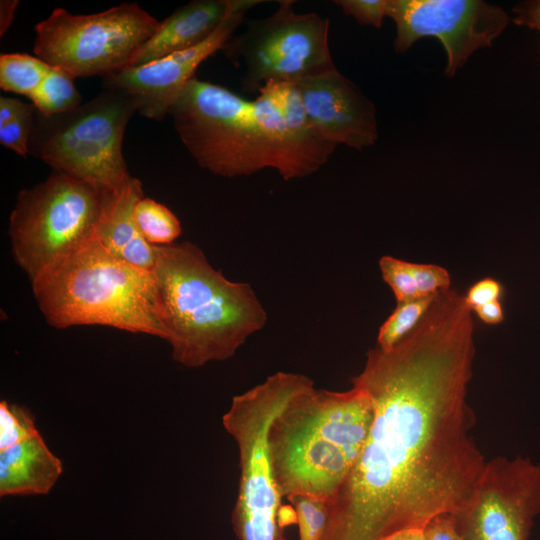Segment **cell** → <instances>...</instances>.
<instances>
[{"instance_id": "obj_1", "label": "cell", "mask_w": 540, "mask_h": 540, "mask_svg": "<svg viewBox=\"0 0 540 540\" xmlns=\"http://www.w3.org/2000/svg\"><path fill=\"white\" fill-rule=\"evenodd\" d=\"M471 311L450 288L394 347L368 351L352 384L370 396L373 420L321 540H381L424 529L469 500L487 462L470 434Z\"/></svg>"}, {"instance_id": "obj_2", "label": "cell", "mask_w": 540, "mask_h": 540, "mask_svg": "<svg viewBox=\"0 0 540 540\" xmlns=\"http://www.w3.org/2000/svg\"><path fill=\"white\" fill-rule=\"evenodd\" d=\"M169 114L200 167L222 177L271 168L288 181L324 166L336 146L311 131L296 84L271 82L248 100L194 77Z\"/></svg>"}, {"instance_id": "obj_3", "label": "cell", "mask_w": 540, "mask_h": 540, "mask_svg": "<svg viewBox=\"0 0 540 540\" xmlns=\"http://www.w3.org/2000/svg\"><path fill=\"white\" fill-rule=\"evenodd\" d=\"M156 280L164 340L173 359L189 368L224 361L267 321L248 283L215 269L191 242L155 246Z\"/></svg>"}, {"instance_id": "obj_4", "label": "cell", "mask_w": 540, "mask_h": 540, "mask_svg": "<svg viewBox=\"0 0 540 540\" xmlns=\"http://www.w3.org/2000/svg\"><path fill=\"white\" fill-rule=\"evenodd\" d=\"M373 420L368 393L316 389L312 382L282 408L268 435L281 497L312 495L330 502L355 466Z\"/></svg>"}, {"instance_id": "obj_5", "label": "cell", "mask_w": 540, "mask_h": 540, "mask_svg": "<svg viewBox=\"0 0 540 540\" xmlns=\"http://www.w3.org/2000/svg\"><path fill=\"white\" fill-rule=\"evenodd\" d=\"M31 284L52 327L98 325L165 338L153 271L116 257L94 237Z\"/></svg>"}, {"instance_id": "obj_6", "label": "cell", "mask_w": 540, "mask_h": 540, "mask_svg": "<svg viewBox=\"0 0 540 540\" xmlns=\"http://www.w3.org/2000/svg\"><path fill=\"white\" fill-rule=\"evenodd\" d=\"M313 381L299 373L276 372L234 396L222 424L236 443L240 481L232 522L239 540H277L281 495L275 481L269 429L275 416Z\"/></svg>"}, {"instance_id": "obj_7", "label": "cell", "mask_w": 540, "mask_h": 540, "mask_svg": "<svg viewBox=\"0 0 540 540\" xmlns=\"http://www.w3.org/2000/svg\"><path fill=\"white\" fill-rule=\"evenodd\" d=\"M136 112L129 95L109 89L67 113L45 117L36 112L29 154L100 191L117 189L132 176L122 143Z\"/></svg>"}, {"instance_id": "obj_8", "label": "cell", "mask_w": 540, "mask_h": 540, "mask_svg": "<svg viewBox=\"0 0 540 540\" xmlns=\"http://www.w3.org/2000/svg\"><path fill=\"white\" fill-rule=\"evenodd\" d=\"M101 210L100 190L57 171L19 192L8 233L31 283L94 237Z\"/></svg>"}, {"instance_id": "obj_9", "label": "cell", "mask_w": 540, "mask_h": 540, "mask_svg": "<svg viewBox=\"0 0 540 540\" xmlns=\"http://www.w3.org/2000/svg\"><path fill=\"white\" fill-rule=\"evenodd\" d=\"M159 24L136 3H121L89 15L56 8L35 26L33 51L75 78H103L130 67Z\"/></svg>"}, {"instance_id": "obj_10", "label": "cell", "mask_w": 540, "mask_h": 540, "mask_svg": "<svg viewBox=\"0 0 540 540\" xmlns=\"http://www.w3.org/2000/svg\"><path fill=\"white\" fill-rule=\"evenodd\" d=\"M295 1L281 0L269 16L246 23L223 51L243 68L242 89L259 93L268 83L296 84L335 69L329 49V24L314 12L297 13Z\"/></svg>"}, {"instance_id": "obj_11", "label": "cell", "mask_w": 540, "mask_h": 540, "mask_svg": "<svg viewBox=\"0 0 540 540\" xmlns=\"http://www.w3.org/2000/svg\"><path fill=\"white\" fill-rule=\"evenodd\" d=\"M386 15L396 25L394 48L398 53L420 38L440 40L449 77L473 52L490 46L509 22L501 7L480 0H388Z\"/></svg>"}, {"instance_id": "obj_12", "label": "cell", "mask_w": 540, "mask_h": 540, "mask_svg": "<svg viewBox=\"0 0 540 540\" xmlns=\"http://www.w3.org/2000/svg\"><path fill=\"white\" fill-rule=\"evenodd\" d=\"M540 514V472L517 460L487 463L469 500L451 515L468 540H527Z\"/></svg>"}, {"instance_id": "obj_13", "label": "cell", "mask_w": 540, "mask_h": 540, "mask_svg": "<svg viewBox=\"0 0 540 540\" xmlns=\"http://www.w3.org/2000/svg\"><path fill=\"white\" fill-rule=\"evenodd\" d=\"M262 2L234 0L221 25L205 41L156 61L109 74L102 78L103 89L129 95L137 112L148 119H164L183 88L195 77L200 64L223 50L247 12Z\"/></svg>"}, {"instance_id": "obj_14", "label": "cell", "mask_w": 540, "mask_h": 540, "mask_svg": "<svg viewBox=\"0 0 540 540\" xmlns=\"http://www.w3.org/2000/svg\"><path fill=\"white\" fill-rule=\"evenodd\" d=\"M311 131L334 146L362 150L378 138L376 109L337 68L296 83Z\"/></svg>"}, {"instance_id": "obj_15", "label": "cell", "mask_w": 540, "mask_h": 540, "mask_svg": "<svg viewBox=\"0 0 540 540\" xmlns=\"http://www.w3.org/2000/svg\"><path fill=\"white\" fill-rule=\"evenodd\" d=\"M101 193L102 210L94 238L116 257L153 271L155 246L139 233L133 216L135 205L144 197L141 181L131 176L117 189Z\"/></svg>"}, {"instance_id": "obj_16", "label": "cell", "mask_w": 540, "mask_h": 540, "mask_svg": "<svg viewBox=\"0 0 540 540\" xmlns=\"http://www.w3.org/2000/svg\"><path fill=\"white\" fill-rule=\"evenodd\" d=\"M234 0H194L160 22L134 56L130 67L144 65L200 44L221 25Z\"/></svg>"}, {"instance_id": "obj_17", "label": "cell", "mask_w": 540, "mask_h": 540, "mask_svg": "<svg viewBox=\"0 0 540 540\" xmlns=\"http://www.w3.org/2000/svg\"><path fill=\"white\" fill-rule=\"evenodd\" d=\"M63 472L40 433L0 451V496L45 495Z\"/></svg>"}, {"instance_id": "obj_18", "label": "cell", "mask_w": 540, "mask_h": 540, "mask_svg": "<svg viewBox=\"0 0 540 540\" xmlns=\"http://www.w3.org/2000/svg\"><path fill=\"white\" fill-rule=\"evenodd\" d=\"M75 77L67 70L51 66L48 74L29 98L36 112L51 117L67 113L82 104L74 84Z\"/></svg>"}, {"instance_id": "obj_19", "label": "cell", "mask_w": 540, "mask_h": 540, "mask_svg": "<svg viewBox=\"0 0 540 540\" xmlns=\"http://www.w3.org/2000/svg\"><path fill=\"white\" fill-rule=\"evenodd\" d=\"M51 65L37 56L5 53L0 56V87L28 98L48 74Z\"/></svg>"}, {"instance_id": "obj_20", "label": "cell", "mask_w": 540, "mask_h": 540, "mask_svg": "<svg viewBox=\"0 0 540 540\" xmlns=\"http://www.w3.org/2000/svg\"><path fill=\"white\" fill-rule=\"evenodd\" d=\"M133 216L139 233L153 246L173 244L182 233L176 215L151 198L142 197L135 205Z\"/></svg>"}, {"instance_id": "obj_21", "label": "cell", "mask_w": 540, "mask_h": 540, "mask_svg": "<svg viewBox=\"0 0 540 540\" xmlns=\"http://www.w3.org/2000/svg\"><path fill=\"white\" fill-rule=\"evenodd\" d=\"M437 295L398 303L395 310L379 328L378 347L389 350L411 333L420 323Z\"/></svg>"}, {"instance_id": "obj_22", "label": "cell", "mask_w": 540, "mask_h": 540, "mask_svg": "<svg viewBox=\"0 0 540 540\" xmlns=\"http://www.w3.org/2000/svg\"><path fill=\"white\" fill-rule=\"evenodd\" d=\"M295 507L299 540H321L327 526L330 502L312 495L288 497Z\"/></svg>"}, {"instance_id": "obj_23", "label": "cell", "mask_w": 540, "mask_h": 540, "mask_svg": "<svg viewBox=\"0 0 540 540\" xmlns=\"http://www.w3.org/2000/svg\"><path fill=\"white\" fill-rule=\"evenodd\" d=\"M39 433L34 416L28 409L9 403H0V451L8 449Z\"/></svg>"}, {"instance_id": "obj_24", "label": "cell", "mask_w": 540, "mask_h": 540, "mask_svg": "<svg viewBox=\"0 0 540 540\" xmlns=\"http://www.w3.org/2000/svg\"><path fill=\"white\" fill-rule=\"evenodd\" d=\"M383 280L392 289L398 303L420 298V294L410 267V262L393 256H383L379 260Z\"/></svg>"}, {"instance_id": "obj_25", "label": "cell", "mask_w": 540, "mask_h": 540, "mask_svg": "<svg viewBox=\"0 0 540 540\" xmlns=\"http://www.w3.org/2000/svg\"><path fill=\"white\" fill-rule=\"evenodd\" d=\"M35 112V106L30 103L15 119L0 126V143L24 158L29 154Z\"/></svg>"}, {"instance_id": "obj_26", "label": "cell", "mask_w": 540, "mask_h": 540, "mask_svg": "<svg viewBox=\"0 0 540 540\" xmlns=\"http://www.w3.org/2000/svg\"><path fill=\"white\" fill-rule=\"evenodd\" d=\"M410 267L421 297L437 295L450 289L451 277L445 268L412 262Z\"/></svg>"}, {"instance_id": "obj_27", "label": "cell", "mask_w": 540, "mask_h": 540, "mask_svg": "<svg viewBox=\"0 0 540 540\" xmlns=\"http://www.w3.org/2000/svg\"><path fill=\"white\" fill-rule=\"evenodd\" d=\"M334 3L362 25L380 28L387 17L388 0H336Z\"/></svg>"}, {"instance_id": "obj_28", "label": "cell", "mask_w": 540, "mask_h": 540, "mask_svg": "<svg viewBox=\"0 0 540 540\" xmlns=\"http://www.w3.org/2000/svg\"><path fill=\"white\" fill-rule=\"evenodd\" d=\"M502 292L503 288L497 280L486 277L473 284L464 297L466 304L473 311L479 306L499 300Z\"/></svg>"}, {"instance_id": "obj_29", "label": "cell", "mask_w": 540, "mask_h": 540, "mask_svg": "<svg viewBox=\"0 0 540 540\" xmlns=\"http://www.w3.org/2000/svg\"><path fill=\"white\" fill-rule=\"evenodd\" d=\"M423 530L425 540H468L459 532L449 514L433 518Z\"/></svg>"}, {"instance_id": "obj_30", "label": "cell", "mask_w": 540, "mask_h": 540, "mask_svg": "<svg viewBox=\"0 0 540 540\" xmlns=\"http://www.w3.org/2000/svg\"><path fill=\"white\" fill-rule=\"evenodd\" d=\"M514 22L540 33V0L525 1L514 7Z\"/></svg>"}, {"instance_id": "obj_31", "label": "cell", "mask_w": 540, "mask_h": 540, "mask_svg": "<svg viewBox=\"0 0 540 540\" xmlns=\"http://www.w3.org/2000/svg\"><path fill=\"white\" fill-rule=\"evenodd\" d=\"M30 103L12 97H0V126L15 119Z\"/></svg>"}, {"instance_id": "obj_32", "label": "cell", "mask_w": 540, "mask_h": 540, "mask_svg": "<svg viewBox=\"0 0 540 540\" xmlns=\"http://www.w3.org/2000/svg\"><path fill=\"white\" fill-rule=\"evenodd\" d=\"M473 311L486 324H499L504 319L502 305L499 300L479 306L473 309Z\"/></svg>"}, {"instance_id": "obj_33", "label": "cell", "mask_w": 540, "mask_h": 540, "mask_svg": "<svg viewBox=\"0 0 540 540\" xmlns=\"http://www.w3.org/2000/svg\"><path fill=\"white\" fill-rule=\"evenodd\" d=\"M18 0H2L0 2V35L1 37L7 32L11 26L17 6Z\"/></svg>"}, {"instance_id": "obj_34", "label": "cell", "mask_w": 540, "mask_h": 540, "mask_svg": "<svg viewBox=\"0 0 540 540\" xmlns=\"http://www.w3.org/2000/svg\"><path fill=\"white\" fill-rule=\"evenodd\" d=\"M381 540H425V535L421 528H410L397 531Z\"/></svg>"}, {"instance_id": "obj_35", "label": "cell", "mask_w": 540, "mask_h": 540, "mask_svg": "<svg viewBox=\"0 0 540 540\" xmlns=\"http://www.w3.org/2000/svg\"><path fill=\"white\" fill-rule=\"evenodd\" d=\"M277 540H286V538L283 536L282 532L279 531Z\"/></svg>"}]
</instances>
